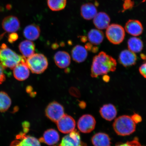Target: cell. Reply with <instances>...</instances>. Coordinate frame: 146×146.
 <instances>
[{"instance_id": "obj_1", "label": "cell", "mask_w": 146, "mask_h": 146, "mask_svg": "<svg viewBox=\"0 0 146 146\" xmlns=\"http://www.w3.org/2000/svg\"><path fill=\"white\" fill-rule=\"evenodd\" d=\"M117 62L112 56L104 52H101L93 58L91 66V75L93 78L106 74L116 70Z\"/></svg>"}, {"instance_id": "obj_2", "label": "cell", "mask_w": 146, "mask_h": 146, "mask_svg": "<svg viewBox=\"0 0 146 146\" xmlns=\"http://www.w3.org/2000/svg\"><path fill=\"white\" fill-rule=\"evenodd\" d=\"M26 59L16 53L4 43L0 47V63L5 68L13 69L18 64Z\"/></svg>"}, {"instance_id": "obj_3", "label": "cell", "mask_w": 146, "mask_h": 146, "mask_svg": "<svg viewBox=\"0 0 146 146\" xmlns=\"http://www.w3.org/2000/svg\"><path fill=\"white\" fill-rule=\"evenodd\" d=\"M113 127L119 135H129L136 130V123L131 116L124 115L116 119L113 123Z\"/></svg>"}, {"instance_id": "obj_4", "label": "cell", "mask_w": 146, "mask_h": 146, "mask_svg": "<svg viewBox=\"0 0 146 146\" xmlns=\"http://www.w3.org/2000/svg\"><path fill=\"white\" fill-rule=\"evenodd\" d=\"M26 64L32 72L38 74L44 72L48 66L47 58L41 54H34L27 58Z\"/></svg>"}, {"instance_id": "obj_5", "label": "cell", "mask_w": 146, "mask_h": 146, "mask_svg": "<svg viewBox=\"0 0 146 146\" xmlns=\"http://www.w3.org/2000/svg\"><path fill=\"white\" fill-rule=\"evenodd\" d=\"M106 36L111 43L119 44L123 42L125 36V30L121 25L112 24L106 29Z\"/></svg>"}, {"instance_id": "obj_6", "label": "cell", "mask_w": 146, "mask_h": 146, "mask_svg": "<svg viewBox=\"0 0 146 146\" xmlns=\"http://www.w3.org/2000/svg\"><path fill=\"white\" fill-rule=\"evenodd\" d=\"M45 113L47 117L55 123L65 114L62 106L56 102L49 104L46 109Z\"/></svg>"}, {"instance_id": "obj_7", "label": "cell", "mask_w": 146, "mask_h": 146, "mask_svg": "<svg viewBox=\"0 0 146 146\" xmlns=\"http://www.w3.org/2000/svg\"><path fill=\"white\" fill-rule=\"evenodd\" d=\"M96 123L95 119L91 115H84L78 120V128L82 133H90L94 130Z\"/></svg>"}, {"instance_id": "obj_8", "label": "cell", "mask_w": 146, "mask_h": 146, "mask_svg": "<svg viewBox=\"0 0 146 146\" xmlns=\"http://www.w3.org/2000/svg\"><path fill=\"white\" fill-rule=\"evenodd\" d=\"M58 129L64 134H68L74 131L76 127V122L72 116L64 114L56 122Z\"/></svg>"}, {"instance_id": "obj_9", "label": "cell", "mask_w": 146, "mask_h": 146, "mask_svg": "<svg viewBox=\"0 0 146 146\" xmlns=\"http://www.w3.org/2000/svg\"><path fill=\"white\" fill-rule=\"evenodd\" d=\"M58 146H87L81 141L79 132L74 130L63 137Z\"/></svg>"}, {"instance_id": "obj_10", "label": "cell", "mask_w": 146, "mask_h": 146, "mask_svg": "<svg viewBox=\"0 0 146 146\" xmlns=\"http://www.w3.org/2000/svg\"><path fill=\"white\" fill-rule=\"evenodd\" d=\"M10 146H41L39 140L34 137L26 135L22 133L16 136Z\"/></svg>"}, {"instance_id": "obj_11", "label": "cell", "mask_w": 146, "mask_h": 146, "mask_svg": "<svg viewBox=\"0 0 146 146\" xmlns=\"http://www.w3.org/2000/svg\"><path fill=\"white\" fill-rule=\"evenodd\" d=\"M118 60L119 62L124 67H129L136 64L137 56L135 53L125 50L120 53Z\"/></svg>"}, {"instance_id": "obj_12", "label": "cell", "mask_w": 146, "mask_h": 146, "mask_svg": "<svg viewBox=\"0 0 146 146\" xmlns=\"http://www.w3.org/2000/svg\"><path fill=\"white\" fill-rule=\"evenodd\" d=\"M3 28L5 32L14 33L19 30L20 23L18 18L14 16H7L3 19L2 23Z\"/></svg>"}, {"instance_id": "obj_13", "label": "cell", "mask_w": 146, "mask_h": 146, "mask_svg": "<svg viewBox=\"0 0 146 146\" xmlns=\"http://www.w3.org/2000/svg\"><path fill=\"white\" fill-rule=\"evenodd\" d=\"M13 69L14 77L18 81H24L30 75L29 69L26 64V58L18 64Z\"/></svg>"}, {"instance_id": "obj_14", "label": "cell", "mask_w": 146, "mask_h": 146, "mask_svg": "<svg viewBox=\"0 0 146 146\" xmlns=\"http://www.w3.org/2000/svg\"><path fill=\"white\" fill-rule=\"evenodd\" d=\"M125 29L128 33L134 36H139L143 32L142 23L137 20L130 19L126 23Z\"/></svg>"}, {"instance_id": "obj_15", "label": "cell", "mask_w": 146, "mask_h": 146, "mask_svg": "<svg viewBox=\"0 0 146 146\" xmlns=\"http://www.w3.org/2000/svg\"><path fill=\"white\" fill-rule=\"evenodd\" d=\"M110 18L105 12H100L96 15L94 18V24L99 30H104L109 26Z\"/></svg>"}, {"instance_id": "obj_16", "label": "cell", "mask_w": 146, "mask_h": 146, "mask_svg": "<svg viewBox=\"0 0 146 146\" xmlns=\"http://www.w3.org/2000/svg\"><path fill=\"white\" fill-rule=\"evenodd\" d=\"M54 61L56 65L59 68H65L70 65V56L66 52L59 51L54 55Z\"/></svg>"}, {"instance_id": "obj_17", "label": "cell", "mask_w": 146, "mask_h": 146, "mask_svg": "<svg viewBox=\"0 0 146 146\" xmlns=\"http://www.w3.org/2000/svg\"><path fill=\"white\" fill-rule=\"evenodd\" d=\"M100 112L102 117L109 121L114 119L117 114L116 107L110 104L103 105L100 108Z\"/></svg>"}, {"instance_id": "obj_18", "label": "cell", "mask_w": 146, "mask_h": 146, "mask_svg": "<svg viewBox=\"0 0 146 146\" xmlns=\"http://www.w3.org/2000/svg\"><path fill=\"white\" fill-rule=\"evenodd\" d=\"M59 133L54 129H50L45 131L43 137L40 139L49 145H52L57 143L59 140Z\"/></svg>"}, {"instance_id": "obj_19", "label": "cell", "mask_w": 146, "mask_h": 146, "mask_svg": "<svg viewBox=\"0 0 146 146\" xmlns=\"http://www.w3.org/2000/svg\"><path fill=\"white\" fill-rule=\"evenodd\" d=\"M72 55L73 60L76 62H83L87 57V51L86 49L82 46L77 45L73 48Z\"/></svg>"}, {"instance_id": "obj_20", "label": "cell", "mask_w": 146, "mask_h": 146, "mask_svg": "<svg viewBox=\"0 0 146 146\" xmlns=\"http://www.w3.org/2000/svg\"><path fill=\"white\" fill-rule=\"evenodd\" d=\"M40 30L37 25L32 24L27 25L23 31V35L29 40L37 39L40 35Z\"/></svg>"}, {"instance_id": "obj_21", "label": "cell", "mask_w": 146, "mask_h": 146, "mask_svg": "<svg viewBox=\"0 0 146 146\" xmlns=\"http://www.w3.org/2000/svg\"><path fill=\"white\" fill-rule=\"evenodd\" d=\"M81 12L82 17L87 20L94 19L98 13L96 7L92 3H89L82 5Z\"/></svg>"}, {"instance_id": "obj_22", "label": "cell", "mask_w": 146, "mask_h": 146, "mask_svg": "<svg viewBox=\"0 0 146 146\" xmlns=\"http://www.w3.org/2000/svg\"><path fill=\"white\" fill-rule=\"evenodd\" d=\"M91 141L94 146H111L110 138L105 133H96L92 137Z\"/></svg>"}, {"instance_id": "obj_23", "label": "cell", "mask_w": 146, "mask_h": 146, "mask_svg": "<svg viewBox=\"0 0 146 146\" xmlns=\"http://www.w3.org/2000/svg\"><path fill=\"white\" fill-rule=\"evenodd\" d=\"M19 50L24 57L28 58L34 54L35 46L32 42L26 40L20 43Z\"/></svg>"}, {"instance_id": "obj_24", "label": "cell", "mask_w": 146, "mask_h": 146, "mask_svg": "<svg viewBox=\"0 0 146 146\" xmlns=\"http://www.w3.org/2000/svg\"><path fill=\"white\" fill-rule=\"evenodd\" d=\"M104 35L102 31L97 29L91 30L88 34V38L92 44L98 45L103 41Z\"/></svg>"}, {"instance_id": "obj_25", "label": "cell", "mask_w": 146, "mask_h": 146, "mask_svg": "<svg viewBox=\"0 0 146 146\" xmlns=\"http://www.w3.org/2000/svg\"><path fill=\"white\" fill-rule=\"evenodd\" d=\"M128 48L129 50L135 53L139 52L143 48V42L140 38L136 37H131L127 41Z\"/></svg>"}, {"instance_id": "obj_26", "label": "cell", "mask_w": 146, "mask_h": 146, "mask_svg": "<svg viewBox=\"0 0 146 146\" xmlns=\"http://www.w3.org/2000/svg\"><path fill=\"white\" fill-rule=\"evenodd\" d=\"M11 103V100L8 94L3 91H0V112H3L8 110Z\"/></svg>"}, {"instance_id": "obj_27", "label": "cell", "mask_w": 146, "mask_h": 146, "mask_svg": "<svg viewBox=\"0 0 146 146\" xmlns=\"http://www.w3.org/2000/svg\"><path fill=\"white\" fill-rule=\"evenodd\" d=\"M66 3V0H47L49 8L53 11L63 10L65 8Z\"/></svg>"}, {"instance_id": "obj_28", "label": "cell", "mask_w": 146, "mask_h": 146, "mask_svg": "<svg viewBox=\"0 0 146 146\" xmlns=\"http://www.w3.org/2000/svg\"><path fill=\"white\" fill-rule=\"evenodd\" d=\"M115 146H142L137 138L135 137L132 141H127L125 143L119 144Z\"/></svg>"}, {"instance_id": "obj_29", "label": "cell", "mask_w": 146, "mask_h": 146, "mask_svg": "<svg viewBox=\"0 0 146 146\" xmlns=\"http://www.w3.org/2000/svg\"><path fill=\"white\" fill-rule=\"evenodd\" d=\"M134 5V2L132 0H125L123 4L124 10H128L133 8Z\"/></svg>"}, {"instance_id": "obj_30", "label": "cell", "mask_w": 146, "mask_h": 146, "mask_svg": "<svg viewBox=\"0 0 146 146\" xmlns=\"http://www.w3.org/2000/svg\"><path fill=\"white\" fill-rule=\"evenodd\" d=\"M91 43H87L85 45V48L91 52L96 53L98 51V47L94 46Z\"/></svg>"}, {"instance_id": "obj_31", "label": "cell", "mask_w": 146, "mask_h": 146, "mask_svg": "<svg viewBox=\"0 0 146 146\" xmlns=\"http://www.w3.org/2000/svg\"><path fill=\"white\" fill-rule=\"evenodd\" d=\"M4 68L0 63V85L2 84L5 80V76L4 73Z\"/></svg>"}, {"instance_id": "obj_32", "label": "cell", "mask_w": 146, "mask_h": 146, "mask_svg": "<svg viewBox=\"0 0 146 146\" xmlns=\"http://www.w3.org/2000/svg\"><path fill=\"white\" fill-rule=\"evenodd\" d=\"M139 72L144 78H146V62L144 63L139 68Z\"/></svg>"}, {"instance_id": "obj_33", "label": "cell", "mask_w": 146, "mask_h": 146, "mask_svg": "<svg viewBox=\"0 0 146 146\" xmlns=\"http://www.w3.org/2000/svg\"><path fill=\"white\" fill-rule=\"evenodd\" d=\"M131 117L132 118L133 121H134L136 124L140 123V122H141L142 121V119L141 116L138 114H134L132 115Z\"/></svg>"}, {"instance_id": "obj_34", "label": "cell", "mask_w": 146, "mask_h": 146, "mask_svg": "<svg viewBox=\"0 0 146 146\" xmlns=\"http://www.w3.org/2000/svg\"><path fill=\"white\" fill-rule=\"evenodd\" d=\"M18 35L15 33H12L9 36V41L10 42H12L18 39Z\"/></svg>"}, {"instance_id": "obj_35", "label": "cell", "mask_w": 146, "mask_h": 146, "mask_svg": "<svg viewBox=\"0 0 146 146\" xmlns=\"http://www.w3.org/2000/svg\"><path fill=\"white\" fill-rule=\"evenodd\" d=\"M103 78V81L106 82H108L109 81L110 79L109 76L106 75V74H105V75H104Z\"/></svg>"}, {"instance_id": "obj_36", "label": "cell", "mask_w": 146, "mask_h": 146, "mask_svg": "<svg viewBox=\"0 0 146 146\" xmlns=\"http://www.w3.org/2000/svg\"><path fill=\"white\" fill-rule=\"evenodd\" d=\"M87 37L86 36H81V41L83 42H85L87 40Z\"/></svg>"}, {"instance_id": "obj_37", "label": "cell", "mask_w": 146, "mask_h": 146, "mask_svg": "<svg viewBox=\"0 0 146 146\" xmlns=\"http://www.w3.org/2000/svg\"><path fill=\"white\" fill-rule=\"evenodd\" d=\"M140 56L142 59L146 61V54H141L140 55Z\"/></svg>"}]
</instances>
